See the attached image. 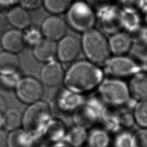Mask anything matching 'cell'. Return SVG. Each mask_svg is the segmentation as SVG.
<instances>
[{
    "mask_svg": "<svg viewBox=\"0 0 147 147\" xmlns=\"http://www.w3.org/2000/svg\"><path fill=\"white\" fill-rule=\"evenodd\" d=\"M87 129L74 124L68 128L64 141L71 147H82L87 142Z\"/></svg>",
    "mask_w": 147,
    "mask_h": 147,
    "instance_id": "cell-20",
    "label": "cell"
},
{
    "mask_svg": "<svg viewBox=\"0 0 147 147\" xmlns=\"http://www.w3.org/2000/svg\"><path fill=\"white\" fill-rule=\"evenodd\" d=\"M100 122L109 133H117L122 127L120 113L109 107H107L104 111Z\"/></svg>",
    "mask_w": 147,
    "mask_h": 147,
    "instance_id": "cell-22",
    "label": "cell"
},
{
    "mask_svg": "<svg viewBox=\"0 0 147 147\" xmlns=\"http://www.w3.org/2000/svg\"><path fill=\"white\" fill-rule=\"evenodd\" d=\"M14 88L18 99L24 103L30 105L39 101L44 92L41 82L30 76L21 78Z\"/></svg>",
    "mask_w": 147,
    "mask_h": 147,
    "instance_id": "cell-8",
    "label": "cell"
},
{
    "mask_svg": "<svg viewBox=\"0 0 147 147\" xmlns=\"http://www.w3.org/2000/svg\"><path fill=\"white\" fill-rule=\"evenodd\" d=\"M136 33H138V40L144 45L147 46V26L141 28Z\"/></svg>",
    "mask_w": 147,
    "mask_h": 147,
    "instance_id": "cell-37",
    "label": "cell"
},
{
    "mask_svg": "<svg viewBox=\"0 0 147 147\" xmlns=\"http://www.w3.org/2000/svg\"><path fill=\"white\" fill-rule=\"evenodd\" d=\"M1 43L5 51L13 53L21 52L26 44L24 33L17 29H11L5 32L1 37Z\"/></svg>",
    "mask_w": 147,
    "mask_h": 147,
    "instance_id": "cell-15",
    "label": "cell"
},
{
    "mask_svg": "<svg viewBox=\"0 0 147 147\" xmlns=\"http://www.w3.org/2000/svg\"><path fill=\"white\" fill-rule=\"evenodd\" d=\"M85 99L83 94L65 88L59 94L56 103L59 109L62 112L73 114L82 105Z\"/></svg>",
    "mask_w": 147,
    "mask_h": 147,
    "instance_id": "cell-12",
    "label": "cell"
},
{
    "mask_svg": "<svg viewBox=\"0 0 147 147\" xmlns=\"http://www.w3.org/2000/svg\"><path fill=\"white\" fill-rule=\"evenodd\" d=\"M50 147H71V146L65 142L61 141V142L53 143Z\"/></svg>",
    "mask_w": 147,
    "mask_h": 147,
    "instance_id": "cell-43",
    "label": "cell"
},
{
    "mask_svg": "<svg viewBox=\"0 0 147 147\" xmlns=\"http://www.w3.org/2000/svg\"><path fill=\"white\" fill-rule=\"evenodd\" d=\"M30 141L26 131L16 129L7 136V145L9 147H30Z\"/></svg>",
    "mask_w": 147,
    "mask_h": 147,
    "instance_id": "cell-26",
    "label": "cell"
},
{
    "mask_svg": "<svg viewBox=\"0 0 147 147\" xmlns=\"http://www.w3.org/2000/svg\"><path fill=\"white\" fill-rule=\"evenodd\" d=\"M67 24L65 20L57 15L51 16L43 21L41 33L45 38L56 41L66 35Z\"/></svg>",
    "mask_w": 147,
    "mask_h": 147,
    "instance_id": "cell-11",
    "label": "cell"
},
{
    "mask_svg": "<svg viewBox=\"0 0 147 147\" xmlns=\"http://www.w3.org/2000/svg\"><path fill=\"white\" fill-rule=\"evenodd\" d=\"M145 23L147 26V10L146 11V13H145Z\"/></svg>",
    "mask_w": 147,
    "mask_h": 147,
    "instance_id": "cell-44",
    "label": "cell"
},
{
    "mask_svg": "<svg viewBox=\"0 0 147 147\" xmlns=\"http://www.w3.org/2000/svg\"><path fill=\"white\" fill-rule=\"evenodd\" d=\"M118 0H86V2L92 8L96 14L114 6H117Z\"/></svg>",
    "mask_w": 147,
    "mask_h": 147,
    "instance_id": "cell-30",
    "label": "cell"
},
{
    "mask_svg": "<svg viewBox=\"0 0 147 147\" xmlns=\"http://www.w3.org/2000/svg\"><path fill=\"white\" fill-rule=\"evenodd\" d=\"M141 67V69H142L143 71L147 72V53L142 58Z\"/></svg>",
    "mask_w": 147,
    "mask_h": 147,
    "instance_id": "cell-42",
    "label": "cell"
},
{
    "mask_svg": "<svg viewBox=\"0 0 147 147\" xmlns=\"http://www.w3.org/2000/svg\"><path fill=\"white\" fill-rule=\"evenodd\" d=\"M121 119L122 127H130L134 122V118L133 116V113H129L127 112L121 113Z\"/></svg>",
    "mask_w": 147,
    "mask_h": 147,
    "instance_id": "cell-35",
    "label": "cell"
},
{
    "mask_svg": "<svg viewBox=\"0 0 147 147\" xmlns=\"http://www.w3.org/2000/svg\"><path fill=\"white\" fill-rule=\"evenodd\" d=\"M20 0H0V6L3 7H9L17 4Z\"/></svg>",
    "mask_w": 147,
    "mask_h": 147,
    "instance_id": "cell-38",
    "label": "cell"
},
{
    "mask_svg": "<svg viewBox=\"0 0 147 147\" xmlns=\"http://www.w3.org/2000/svg\"><path fill=\"white\" fill-rule=\"evenodd\" d=\"M7 109L6 103L5 99L0 95V118H2L3 115Z\"/></svg>",
    "mask_w": 147,
    "mask_h": 147,
    "instance_id": "cell-40",
    "label": "cell"
},
{
    "mask_svg": "<svg viewBox=\"0 0 147 147\" xmlns=\"http://www.w3.org/2000/svg\"><path fill=\"white\" fill-rule=\"evenodd\" d=\"M66 13V22L75 31L83 33L94 28L96 14L86 2H74Z\"/></svg>",
    "mask_w": 147,
    "mask_h": 147,
    "instance_id": "cell-4",
    "label": "cell"
},
{
    "mask_svg": "<svg viewBox=\"0 0 147 147\" xmlns=\"http://www.w3.org/2000/svg\"><path fill=\"white\" fill-rule=\"evenodd\" d=\"M7 136L5 130L0 129V147H5L7 145Z\"/></svg>",
    "mask_w": 147,
    "mask_h": 147,
    "instance_id": "cell-39",
    "label": "cell"
},
{
    "mask_svg": "<svg viewBox=\"0 0 147 147\" xmlns=\"http://www.w3.org/2000/svg\"><path fill=\"white\" fill-rule=\"evenodd\" d=\"M82 147H84V146H82ZM86 147H88V146H86Z\"/></svg>",
    "mask_w": 147,
    "mask_h": 147,
    "instance_id": "cell-45",
    "label": "cell"
},
{
    "mask_svg": "<svg viewBox=\"0 0 147 147\" xmlns=\"http://www.w3.org/2000/svg\"><path fill=\"white\" fill-rule=\"evenodd\" d=\"M7 21V18L0 12V32L3 31L6 27Z\"/></svg>",
    "mask_w": 147,
    "mask_h": 147,
    "instance_id": "cell-41",
    "label": "cell"
},
{
    "mask_svg": "<svg viewBox=\"0 0 147 147\" xmlns=\"http://www.w3.org/2000/svg\"><path fill=\"white\" fill-rule=\"evenodd\" d=\"M33 55L36 59L40 61L48 62L54 60L56 56L57 44L56 41L42 38L34 45Z\"/></svg>",
    "mask_w": 147,
    "mask_h": 147,
    "instance_id": "cell-17",
    "label": "cell"
},
{
    "mask_svg": "<svg viewBox=\"0 0 147 147\" xmlns=\"http://www.w3.org/2000/svg\"><path fill=\"white\" fill-rule=\"evenodd\" d=\"M20 64L18 56L13 53H0V74H8L17 71Z\"/></svg>",
    "mask_w": 147,
    "mask_h": 147,
    "instance_id": "cell-24",
    "label": "cell"
},
{
    "mask_svg": "<svg viewBox=\"0 0 147 147\" xmlns=\"http://www.w3.org/2000/svg\"><path fill=\"white\" fill-rule=\"evenodd\" d=\"M81 51L80 41L73 35L66 34L57 44L56 56L60 61L68 63L74 61Z\"/></svg>",
    "mask_w": 147,
    "mask_h": 147,
    "instance_id": "cell-9",
    "label": "cell"
},
{
    "mask_svg": "<svg viewBox=\"0 0 147 147\" xmlns=\"http://www.w3.org/2000/svg\"><path fill=\"white\" fill-rule=\"evenodd\" d=\"M113 147H134L133 133L127 130L118 131L113 141Z\"/></svg>",
    "mask_w": 147,
    "mask_h": 147,
    "instance_id": "cell-29",
    "label": "cell"
},
{
    "mask_svg": "<svg viewBox=\"0 0 147 147\" xmlns=\"http://www.w3.org/2000/svg\"><path fill=\"white\" fill-rule=\"evenodd\" d=\"M25 110L22 115V124L25 131L28 133L43 131L46 125L52 118L51 109L48 105L43 102L38 101Z\"/></svg>",
    "mask_w": 147,
    "mask_h": 147,
    "instance_id": "cell-6",
    "label": "cell"
},
{
    "mask_svg": "<svg viewBox=\"0 0 147 147\" xmlns=\"http://www.w3.org/2000/svg\"><path fill=\"white\" fill-rule=\"evenodd\" d=\"M97 16L102 29L106 33L113 34L123 29L122 9L118 6L107 8L97 14Z\"/></svg>",
    "mask_w": 147,
    "mask_h": 147,
    "instance_id": "cell-10",
    "label": "cell"
},
{
    "mask_svg": "<svg viewBox=\"0 0 147 147\" xmlns=\"http://www.w3.org/2000/svg\"><path fill=\"white\" fill-rule=\"evenodd\" d=\"M131 97L138 101L147 99V72L140 71L131 76L128 84Z\"/></svg>",
    "mask_w": 147,
    "mask_h": 147,
    "instance_id": "cell-16",
    "label": "cell"
},
{
    "mask_svg": "<svg viewBox=\"0 0 147 147\" xmlns=\"http://www.w3.org/2000/svg\"><path fill=\"white\" fill-rule=\"evenodd\" d=\"M105 72L111 78L121 79L132 76L141 71V67L125 55L109 57L103 64Z\"/></svg>",
    "mask_w": 147,
    "mask_h": 147,
    "instance_id": "cell-7",
    "label": "cell"
},
{
    "mask_svg": "<svg viewBox=\"0 0 147 147\" xmlns=\"http://www.w3.org/2000/svg\"><path fill=\"white\" fill-rule=\"evenodd\" d=\"M81 48L87 60L98 65L104 64L111 54L108 40L99 30L92 28L83 34Z\"/></svg>",
    "mask_w": 147,
    "mask_h": 147,
    "instance_id": "cell-2",
    "label": "cell"
},
{
    "mask_svg": "<svg viewBox=\"0 0 147 147\" xmlns=\"http://www.w3.org/2000/svg\"><path fill=\"white\" fill-rule=\"evenodd\" d=\"M107 107L99 96L86 99L82 105L72 114L74 124L86 129L94 126L100 122Z\"/></svg>",
    "mask_w": 147,
    "mask_h": 147,
    "instance_id": "cell-5",
    "label": "cell"
},
{
    "mask_svg": "<svg viewBox=\"0 0 147 147\" xmlns=\"http://www.w3.org/2000/svg\"><path fill=\"white\" fill-rule=\"evenodd\" d=\"M134 147H147V127H140L133 133Z\"/></svg>",
    "mask_w": 147,
    "mask_h": 147,
    "instance_id": "cell-32",
    "label": "cell"
},
{
    "mask_svg": "<svg viewBox=\"0 0 147 147\" xmlns=\"http://www.w3.org/2000/svg\"><path fill=\"white\" fill-rule=\"evenodd\" d=\"M98 90L99 97L109 107L123 106L131 98L128 84L120 79H103Z\"/></svg>",
    "mask_w": 147,
    "mask_h": 147,
    "instance_id": "cell-3",
    "label": "cell"
},
{
    "mask_svg": "<svg viewBox=\"0 0 147 147\" xmlns=\"http://www.w3.org/2000/svg\"><path fill=\"white\" fill-rule=\"evenodd\" d=\"M132 113L134 122L140 127H147V99L138 101Z\"/></svg>",
    "mask_w": 147,
    "mask_h": 147,
    "instance_id": "cell-28",
    "label": "cell"
},
{
    "mask_svg": "<svg viewBox=\"0 0 147 147\" xmlns=\"http://www.w3.org/2000/svg\"><path fill=\"white\" fill-rule=\"evenodd\" d=\"M21 78L17 72L8 74H0V82L4 86L7 87H15Z\"/></svg>",
    "mask_w": 147,
    "mask_h": 147,
    "instance_id": "cell-34",
    "label": "cell"
},
{
    "mask_svg": "<svg viewBox=\"0 0 147 147\" xmlns=\"http://www.w3.org/2000/svg\"><path fill=\"white\" fill-rule=\"evenodd\" d=\"M26 44L35 45L42 39V33L39 30L36 28H30L24 34Z\"/></svg>",
    "mask_w": 147,
    "mask_h": 147,
    "instance_id": "cell-33",
    "label": "cell"
},
{
    "mask_svg": "<svg viewBox=\"0 0 147 147\" xmlns=\"http://www.w3.org/2000/svg\"><path fill=\"white\" fill-rule=\"evenodd\" d=\"M42 0H20L22 7L25 9H35L40 5Z\"/></svg>",
    "mask_w": 147,
    "mask_h": 147,
    "instance_id": "cell-36",
    "label": "cell"
},
{
    "mask_svg": "<svg viewBox=\"0 0 147 147\" xmlns=\"http://www.w3.org/2000/svg\"><path fill=\"white\" fill-rule=\"evenodd\" d=\"M103 79L104 72L98 65L79 60L65 72L63 82L65 88L84 95L98 88Z\"/></svg>",
    "mask_w": 147,
    "mask_h": 147,
    "instance_id": "cell-1",
    "label": "cell"
},
{
    "mask_svg": "<svg viewBox=\"0 0 147 147\" xmlns=\"http://www.w3.org/2000/svg\"><path fill=\"white\" fill-rule=\"evenodd\" d=\"M122 9L140 12L146 9L147 0H120Z\"/></svg>",
    "mask_w": 147,
    "mask_h": 147,
    "instance_id": "cell-31",
    "label": "cell"
},
{
    "mask_svg": "<svg viewBox=\"0 0 147 147\" xmlns=\"http://www.w3.org/2000/svg\"><path fill=\"white\" fill-rule=\"evenodd\" d=\"M122 28L128 32L136 33L141 28V19L138 12L122 9Z\"/></svg>",
    "mask_w": 147,
    "mask_h": 147,
    "instance_id": "cell-23",
    "label": "cell"
},
{
    "mask_svg": "<svg viewBox=\"0 0 147 147\" xmlns=\"http://www.w3.org/2000/svg\"><path fill=\"white\" fill-rule=\"evenodd\" d=\"M7 20L15 28L25 29L30 24V17L25 8L22 7H14L8 13Z\"/></svg>",
    "mask_w": 147,
    "mask_h": 147,
    "instance_id": "cell-21",
    "label": "cell"
},
{
    "mask_svg": "<svg viewBox=\"0 0 147 147\" xmlns=\"http://www.w3.org/2000/svg\"><path fill=\"white\" fill-rule=\"evenodd\" d=\"M67 129L64 122L59 119L51 118L42 132L53 144L64 141Z\"/></svg>",
    "mask_w": 147,
    "mask_h": 147,
    "instance_id": "cell-18",
    "label": "cell"
},
{
    "mask_svg": "<svg viewBox=\"0 0 147 147\" xmlns=\"http://www.w3.org/2000/svg\"><path fill=\"white\" fill-rule=\"evenodd\" d=\"M45 9L55 14H63L67 11L74 0H42Z\"/></svg>",
    "mask_w": 147,
    "mask_h": 147,
    "instance_id": "cell-27",
    "label": "cell"
},
{
    "mask_svg": "<svg viewBox=\"0 0 147 147\" xmlns=\"http://www.w3.org/2000/svg\"><path fill=\"white\" fill-rule=\"evenodd\" d=\"M111 53L122 56L127 53L131 48L133 39L127 32L119 31L113 34L108 40Z\"/></svg>",
    "mask_w": 147,
    "mask_h": 147,
    "instance_id": "cell-14",
    "label": "cell"
},
{
    "mask_svg": "<svg viewBox=\"0 0 147 147\" xmlns=\"http://www.w3.org/2000/svg\"><path fill=\"white\" fill-rule=\"evenodd\" d=\"M65 72L61 64L55 60L47 62L40 72L42 82L48 86L53 87L63 81Z\"/></svg>",
    "mask_w": 147,
    "mask_h": 147,
    "instance_id": "cell-13",
    "label": "cell"
},
{
    "mask_svg": "<svg viewBox=\"0 0 147 147\" xmlns=\"http://www.w3.org/2000/svg\"><path fill=\"white\" fill-rule=\"evenodd\" d=\"M22 115L16 108L6 109L2 117V125L7 131L18 129L22 125Z\"/></svg>",
    "mask_w": 147,
    "mask_h": 147,
    "instance_id": "cell-25",
    "label": "cell"
},
{
    "mask_svg": "<svg viewBox=\"0 0 147 147\" xmlns=\"http://www.w3.org/2000/svg\"><path fill=\"white\" fill-rule=\"evenodd\" d=\"M111 143L110 133L104 127H94L88 132V147H109Z\"/></svg>",
    "mask_w": 147,
    "mask_h": 147,
    "instance_id": "cell-19",
    "label": "cell"
}]
</instances>
